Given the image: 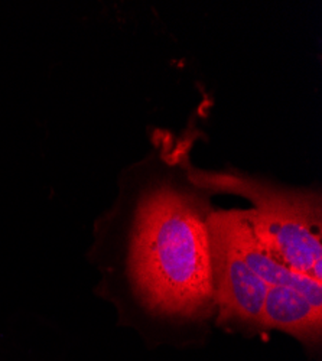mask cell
Returning a JSON list of instances; mask_svg holds the SVG:
<instances>
[{
	"mask_svg": "<svg viewBox=\"0 0 322 361\" xmlns=\"http://www.w3.org/2000/svg\"><path fill=\"white\" fill-rule=\"evenodd\" d=\"M201 201L162 187L137 209L129 269L140 300L155 314L199 318L214 305L211 209Z\"/></svg>",
	"mask_w": 322,
	"mask_h": 361,
	"instance_id": "cell-1",
	"label": "cell"
},
{
	"mask_svg": "<svg viewBox=\"0 0 322 361\" xmlns=\"http://www.w3.org/2000/svg\"><path fill=\"white\" fill-rule=\"evenodd\" d=\"M188 179L199 190L247 198L252 208L243 213L259 242L292 270L322 283V204L318 191L279 187L234 169L188 168Z\"/></svg>",
	"mask_w": 322,
	"mask_h": 361,
	"instance_id": "cell-2",
	"label": "cell"
},
{
	"mask_svg": "<svg viewBox=\"0 0 322 361\" xmlns=\"http://www.w3.org/2000/svg\"><path fill=\"white\" fill-rule=\"evenodd\" d=\"M209 227L213 302L218 308V324L259 331L269 286L244 262L217 212H211Z\"/></svg>",
	"mask_w": 322,
	"mask_h": 361,
	"instance_id": "cell-3",
	"label": "cell"
},
{
	"mask_svg": "<svg viewBox=\"0 0 322 361\" xmlns=\"http://www.w3.org/2000/svg\"><path fill=\"white\" fill-rule=\"evenodd\" d=\"M217 213L244 262L263 282L268 286L295 289L314 304L322 305V283L292 270L265 249L249 226L243 209H217Z\"/></svg>",
	"mask_w": 322,
	"mask_h": 361,
	"instance_id": "cell-4",
	"label": "cell"
},
{
	"mask_svg": "<svg viewBox=\"0 0 322 361\" xmlns=\"http://www.w3.org/2000/svg\"><path fill=\"white\" fill-rule=\"evenodd\" d=\"M261 329H276L308 347L321 343L322 305L286 286H269L261 311Z\"/></svg>",
	"mask_w": 322,
	"mask_h": 361,
	"instance_id": "cell-5",
	"label": "cell"
}]
</instances>
